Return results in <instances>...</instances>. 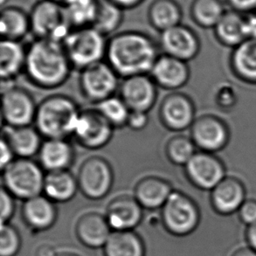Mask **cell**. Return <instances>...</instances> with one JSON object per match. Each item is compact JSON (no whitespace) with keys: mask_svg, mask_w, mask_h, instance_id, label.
I'll use <instances>...</instances> for the list:
<instances>
[{"mask_svg":"<svg viewBox=\"0 0 256 256\" xmlns=\"http://www.w3.org/2000/svg\"><path fill=\"white\" fill-rule=\"evenodd\" d=\"M160 46L146 32L124 31L108 40L105 60L120 78L150 74L158 58Z\"/></svg>","mask_w":256,"mask_h":256,"instance_id":"cell-1","label":"cell"},{"mask_svg":"<svg viewBox=\"0 0 256 256\" xmlns=\"http://www.w3.org/2000/svg\"><path fill=\"white\" fill-rule=\"evenodd\" d=\"M73 70L62 42L36 38L26 48L24 74L34 86L58 88L66 84Z\"/></svg>","mask_w":256,"mask_h":256,"instance_id":"cell-2","label":"cell"},{"mask_svg":"<svg viewBox=\"0 0 256 256\" xmlns=\"http://www.w3.org/2000/svg\"><path fill=\"white\" fill-rule=\"evenodd\" d=\"M80 112L71 97L51 94L38 104L34 125L44 139L68 138L73 136Z\"/></svg>","mask_w":256,"mask_h":256,"instance_id":"cell-3","label":"cell"},{"mask_svg":"<svg viewBox=\"0 0 256 256\" xmlns=\"http://www.w3.org/2000/svg\"><path fill=\"white\" fill-rule=\"evenodd\" d=\"M107 37L93 26L70 32L62 44L74 68L82 70L106 58Z\"/></svg>","mask_w":256,"mask_h":256,"instance_id":"cell-4","label":"cell"},{"mask_svg":"<svg viewBox=\"0 0 256 256\" xmlns=\"http://www.w3.org/2000/svg\"><path fill=\"white\" fill-rule=\"evenodd\" d=\"M45 176L38 162L17 158L2 170V186L16 198L28 200L43 194Z\"/></svg>","mask_w":256,"mask_h":256,"instance_id":"cell-5","label":"cell"},{"mask_svg":"<svg viewBox=\"0 0 256 256\" xmlns=\"http://www.w3.org/2000/svg\"><path fill=\"white\" fill-rule=\"evenodd\" d=\"M29 15L31 32L36 38L63 42L73 30L63 4L54 0H40Z\"/></svg>","mask_w":256,"mask_h":256,"instance_id":"cell-6","label":"cell"},{"mask_svg":"<svg viewBox=\"0 0 256 256\" xmlns=\"http://www.w3.org/2000/svg\"><path fill=\"white\" fill-rule=\"evenodd\" d=\"M161 220L168 232L174 236H184L197 228L200 212L188 195L174 190L161 208Z\"/></svg>","mask_w":256,"mask_h":256,"instance_id":"cell-7","label":"cell"},{"mask_svg":"<svg viewBox=\"0 0 256 256\" xmlns=\"http://www.w3.org/2000/svg\"><path fill=\"white\" fill-rule=\"evenodd\" d=\"M76 178L84 197L98 200L110 192L114 182V169L102 156H90L80 164Z\"/></svg>","mask_w":256,"mask_h":256,"instance_id":"cell-8","label":"cell"},{"mask_svg":"<svg viewBox=\"0 0 256 256\" xmlns=\"http://www.w3.org/2000/svg\"><path fill=\"white\" fill-rule=\"evenodd\" d=\"M120 84V77L106 60L80 70L79 76L80 93L85 100L91 104L97 105L116 96Z\"/></svg>","mask_w":256,"mask_h":256,"instance_id":"cell-9","label":"cell"},{"mask_svg":"<svg viewBox=\"0 0 256 256\" xmlns=\"http://www.w3.org/2000/svg\"><path fill=\"white\" fill-rule=\"evenodd\" d=\"M114 130L96 108H88L80 112L73 136L84 149L97 150L110 142Z\"/></svg>","mask_w":256,"mask_h":256,"instance_id":"cell-10","label":"cell"},{"mask_svg":"<svg viewBox=\"0 0 256 256\" xmlns=\"http://www.w3.org/2000/svg\"><path fill=\"white\" fill-rule=\"evenodd\" d=\"M38 104L28 90L6 86L2 92V118L4 125L20 127L32 125Z\"/></svg>","mask_w":256,"mask_h":256,"instance_id":"cell-11","label":"cell"},{"mask_svg":"<svg viewBox=\"0 0 256 256\" xmlns=\"http://www.w3.org/2000/svg\"><path fill=\"white\" fill-rule=\"evenodd\" d=\"M160 121L164 128L181 132L190 128L195 121V108L186 94L172 92L164 97L158 108Z\"/></svg>","mask_w":256,"mask_h":256,"instance_id":"cell-12","label":"cell"},{"mask_svg":"<svg viewBox=\"0 0 256 256\" xmlns=\"http://www.w3.org/2000/svg\"><path fill=\"white\" fill-rule=\"evenodd\" d=\"M119 96L130 111L149 113L158 100V86L150 74L125 78L119 86Z\"/></svg>","mask_w":256,"mask_h":256,"instance_id":"cell-13","label":"cell"},{"mask_svg":"<svg viewBox=\"0 0 256 256\" xmlns=\"http://www.w3.org/2000/svg\"><path fill=\"white\" fill-rule=\"evenodd\" d=\"M184 168L188 180L201 190H214L226 178L222 162L210 152H196Z\"/></svg>","mask_w":256,"mask_h":256,"instance_id":"cell-14","label":"cell"},{"mask_svg":"<svg viewBox=\"0 0 256 256\" xmlns=\"http://www.w3.org/2000/svg\"><path fill=\"white\" fill-rule=\"evenodd\" d=\"M158 46L164 54L186 62L195 58L200 51L197 35L190 28L181 24L161 32Z\"/></svg>","mask_w":256,"mask_h":256,"instance_id":"cell-15","label":"cell"},{"mask_svg":"<svg viewBox=\"0 0 256 256\" xmlns=\"http://www.w3.org/2000/svg\"><path fill=\"white\" fill-rule=\"evenodd\" d=\"M190 138L196 147L212 153L226 146L228 133L225 124L218 118L204 116L195 119L190 127Z\"/></svg>","mask_w":256,"mask_h":256,"instance_id":"cell-16","label":"cell"},{"mask_svg":"<svg viewBox=\"0 0 256 256\" xmlns=\"http://www.w3.org/2000/svg\"><path fill=\"white\" fill-rule=\"evenodd\" d=\"M156 86L168 91L183 88L190 78L186 62L166 54H160L150 73Z\"/></svg>","mask_w":256,"mask_h":256,"instance_id":"cell-17","label":"cell"},{"mask_svg":"<svg viewBox=\"0 0 256 256\" xmlns=\"http://www.w3.org/2000/svg\"><path fill=\"white\" fill-rule=\"evenodd\" d=\"M144 208L134 196L120 195L114 198L106 208L105 217L114 231L132 230L140 224Z\"/></svg>","mask_w":256,"mask_h":256,"instance_id":"cell-18","label":"cell"},{"mask_svg":"<svg viewBox=\"0 0 256 256\" xmlns=\"http://www.w3.org/2000/svg\"><path fill=\"white\" fill-rule=\"evenodd\" d=\"M38 158L46 172L70 170L76 160V150L68 138L44 139Z\"/></svg>","mask_w":256,"mask_h":256,"instance_id":"cell-19","label":"cell"},{"mask_svg":"<svg viewBox=\"0 0 256 256\" xmlns=\"http://www.w3.org/2000/svg\"><path fill=\"white\" fill-rule=\"evenodd\" d=\"M173 187L168 180L158 176H146L138 181L134 188V197L144 209H161L166 203Z\"/></svg>","mask_w":256,"mask_h":256,"instance_id":"cell-20","label":"cell"},{"mask_svg":"<svg viewBox=\"0 0 256 256\" xmlns=\"http://www.w3.org/2000/svg\"><path fill=\"white\" fill-rule=\"evenodd\" d=\"M2 138L6 140L17 158H32L38 155L43 136L32 125L12 127L4 125Z\"/></svg>","mask_w":256,"mask_h":256,"instance_id":"cell-21","label":"cell"},{"mask_svg":"<svg viewBox=\"0 0 256 256\" xmlns=\"http://www.w3.org/2000/svg\"><path fill=\"white\" fill-rule=\"evenodd\" d=\"M76 236L80 242L92 248L104 246L111 234L105 215L90 212L80 216L76 223Z\"/></svg>","mask_w":256,"mask_h":256,"instance_id":"cell-22","label":"cell"},{"mask_svg":"<svg viewBox=\"0 0 256 256\" xmlns=\"http://www.w3.org/2000/svg\"><path fill=\"white\" fill-rule=\"evenodd\" d=\"M58 215L56 203L40 194L24 201L22 217L26 225L37 231L50 228L56 222Z\"/></svg>","mask_w":256,"mask_h":256,"instance_id":"cell-23","label":"cell"},{"mask_svg":"<svg viewBox=\"0 0 256 256\" xmlns=\"http://www.w3.org/2000/svg\"><path fill=\"white\" fill-rule=\"evenodd\" d=\"M246 192L242 184L234 178H225L212 190V204L215 211L223 215L239 211L246 201Z\"/></svg>","mask_w":256,"mask_h":256,"instance_id":"cell-24","label":"cell"},{"mask_svg":"<svg viewBox=\"0 0 256 256\" xmlns=\"http://www.w3.org/2000/svg\"><path fill=\"white\" fill-rule=\"evenodd\" d=\"M26 48L20 42L2 40L0 44V76L3 84H10L24 73Z\"/></svg>","mask_w":256,"mask_h":256,"instance_id":"cell-25","label":"cell"},{"mask_svg":"<svg viewBox=\"0 0 256 256\" xmlns=\"http://www.w3.org/2000/svg\"><path fill=\"white\" fill-rule=\"evenodd\" d=\"M78 190L76 176L70 170L46 172L43 194L56 204L73 200Z\"/></svg>","mask_w":256,"mask_h":256,"instance_id":"cell-26","label":"cell"},{"mask_svg":"<svg viewBox=\"0 0 256 256\" xmlns=\"http://www.w3.org/2000/svg\"><path fill=\"white\" fill-rule=\"evenodd\" d=\"M182 17V9L176 0H153L147 12L150 24L160 34L181 24Z\"/></svg>","mask_w":256,"mask_h":256,"instance_id":"cell-27","label":"cell"},{"mask_svg":"<svg viewBox=\"0 0 256 256\" xmlns=\"http://www.w3.org/2000/svg\"><path fill=\"white\" fill-rule=\"evenodd\" d=\"M31 32L30 15L16 6L2 8L0 14V32L2 40L20 42Z\"/></svg>","mask_w":256,"mask_h":256,"instance_id":"cell-28","label":"cell"},{"mask_svg":"<svg viewBox=\"0 0 256 256\" xmlns=\"http://www.w3.org/2000/svg\"><path fill=\"white\" fill-rule=\"evenodd\" d=\"M105 256H144L146 250L141 237L132 230L111 232L104 245Z\"/></svg>","mask_w":256,"mask_h":256,"instance_id":"cell-29","label":"cell"},{"mask_svg":"<svg viewBox=\"0 0 256 256\" xmlns=\"http://www.w3.org/2000/svg\"><path fill=\"white\" fill-rule=\"evenodd\" d=\"M99 0H68L63 4L71 28L92 26L96 20Z\"/></svg>","mask_w":256,"mask_h":256,"instance_id":"cell-30","label":"cell"},{"mask_svg":"<svg viewBox=\"0 0 256 256\" xmlns=\"http://www.w3.org/2000/svg\"><path fill=\"white\" fill-rule=\"evenodd\" d=\"M232 62V66L240 77L256 82V40L250 38L237 46Z\"/></svg>","mask_w":256,"mask_h":256,"instance_id":"cell-31","label":"cell"},{"mask_svg":"<svg viewBox=\"0 0 256 256\" xmlns=\"http://www.w3.org/2000/svg\"><path fill=\"white\" fill-rule=\"evenodd\" d=\"M124 10L110 0H99L96 20L92 26L104 36L114 34L121 26Z\"/></svg>","mask_w":256,"mask_h":256,"instance_id":"cell-32","label":"cell"},{"mask_svg":"<svg viewBox=\"0 0 256 256\" xmlns=\"http://www.w3.org/2000/svg\"><path fill=\"white\" fill-rule=\"evenodd\" d=\"M215 28L218 38L226 45L237 46L248 38L246 20L238 14H224Z\"/></svg>","mask_w":256,"mask_h":256,"instance_id":"cell-33","label":"cell"},{"mask_svg":"<svg viewBox=\"0 0 256 256\" xmlns=\"http://www.w3.org/2000/svg\"><path fill=\"white\" fill-rule=\"evenodd\" d=\"M190 14L195 23L203 28L216 26L225 14L218 0H194Z\"/></svg>","mask_w":256,"mask_h":256,"instance_id":"cell-34","label":"cell"},{"mask_svg":"<svg viewBox=\"0 0 256 256\" xmlns=\"http://www.w3.org/2000/svg\"><path fill=\"white\" fill-rule=\"evenodd\" d=\"M164 152L170 163L184 166L196 154V146L190 138L176 135L167 141Z\"/></svg>","mask_w":256,"mask_h":256,"instance_id":"cell-35","label":"cell"},{"mask_svg":"<svg viewBox=\"0 0 256 256\" xmlns=\"http://www.w3.org/2000/svg\"><path fill=\"white\" fill-rule=\"evenodd\" d=\"M96 108L114 128L127 127L130 110L119 96L110 97L97 104Z\"/></svg>","mask_w":256,"mask_h":256,"instance_id":"cell-36","label":"cell"},{"mask_svg":"<svg viewBox=\"0 0 256 256\" xmlns=\"http://www.w3.org/2000/svg\"><path fill=\"white\" fill-rule=\"evenodd\" d=\"M20 246L21 238L17 229L8 223L1 224L0 256H15Z\"/></svg>","mask_w":256,"mask_h":256,"instance_id":"cell-37","label":"cell"},{"mask_svg":"<svg viewBox=\"0 0 256 256\" xmlns=\"http://www.w3.org/2000/svg\"><path fill=\"white\" fill-rule=\"evenodd\" d=\"M15 198L14 195L1 187L0 202H1V224L8 223L15 212Z\"/></svg>","mask_w":256,"mask_h":256,"instance_id":"cell-38","label":"cell"},{"mask_svg":"<svg viewBox=\"0 0 256 256\" xmlns=\"http://www.w3.org/2000/svg\"><path fill=\"white\" fill-rule=\"evenodd\" d=\"M149 113L140 111H130L127 122V128L134 132H141L149 124Z\"/></svg>","mask_w":256,"mask_h":256,"instance_id":"cell-39","label":"cell"},{"mask_svg":"<svg viewBox=\"0 0 256 256\" xmlns=\"http://www.w3.org/2000/svg\"><path fill=\"white\" fill-rule=\"evenodd\" d=\"M239 217L240 220L248 226L256 223V201L248 200L240 208Z\"/></svg>","mask_w":256,"mask_h":256,"instance_id":"cell-40","label":"cell"},{"mask_svg":"<svg viewBox=\"0 0 256 256\" xmlns=\"http://www.w3.org/2000/svg\"><path fill=\"white\" fill-rule=\"evenodd\" d=\"M1 158H0V168L1 170L8 166L10 163L17 158L14 153V150L12 149L10 144L7 142L6 139L1 138Z\"/></svg>","mask_w":256,"mask_h":256,"instance_id":"cell-41","label":"cell"},{"mask_svg":"<svg viewBox=\"0 0 256 256\" xmlns=\"http://www.w3.org/2000/svg\"><path fill=\"white\" fill-rule=\"evenodd\" d=\"M124 10H132L142 4L144 0H110Z\"/></svg>","mask_w":256,"mask_h":256,"instance_id":"cell-42","label":"cell"},{"mask_svg":"<svg viewBox=\"0 0 256 256\" xmlns=\"http://www.w3.org/2000/svg\"><path fill=\"white\" fill-rule=\"evenodd\" d=\"M246 32L248 38L256 40V14L246 18Z\"/></svg>","mask_w":256,"mask_h":256,"instance_id":"cell-43","label":"cell"},{"mask_svg":"<svg viewBox=\"0 0 256 256\" xmlns=\"http://www.w3.org/2000/svg\"><path fill=\"white\" fill-rule=\"evenodd\" d=\"M230 2L240 10H250L256 7V0H230Z\"/></svg>","mask_w":256,"mask_h":256,"instance_id":"cell-44","label":"cell"},{"mask_svg":"<svg viewBox=\"0 0 256 256\" xmlns=\"http://www.w3.org/2000/svg\"><path fill=\"white\" fill-rule=\"evenodd\" d=\"M57 252L54 246L49 244H43L38 246L35 252V256H54Z\"/></svg>","mask_w":256,"mask_h":256,"instance_id":"cell-45","label":"cell"},{"mask_svg":"<svg viewBox=\"0 0 256 256\" xmlns=\"http://www.w3.org/2000/svg\"><path fill=\"white\" fill-rule=\"evenodd\" d=\"M246 240L250 248L256 251V223L248 226L246 230Z\"/></svg>","mask_w":256,"mask_h":256,"instance_id":"cell-46","label":"cell"},{"mask_svg":"<svg viewBox=\"0 0 256 256\" xmlns=\"http://www.w3.org/2000/svg\"><path fill=\"white\" fill-rule=\"evenodd\" d=\"M232 256H256V251L250 246H243L236 250Z\"/></svg>","mask_w":256,"mask_h":256,"instance_id":"cell-47","label":"cell"},{"mask_svg":"<svg viewBox=\"0 0 256 256\" xmlns=\"http://www.w3.org/2000/svg\"><path fill=\"white\" fill-rule=\"evenodd\" d=\"M54 256H80L76 254L72 253V252H60L56 254Z\"/></svg>","mask_w":256,"mask_h":256,"instance_id":"cell-48","label":"cell"},{"mask_svg":"<svg viewBox=\"0 0 256 256\" xmlns=\"http://www.w3.org/2000/svg\"><path fill=\"white\" fill-rule=\"evenodd\" d=\"M9 0H0V6L2 8L6 6V4L8 3Z\"/></svg>","mask_w":256,"mask_h":256,"instance_id":"cell-49","label":"cell"},{"mask_svg":"<svg viewBox=\"0 0 256 256\" xmlns=\"http://www.w3.org/2000/svg\"><path fill=\"white\" fill-rule=\"evenodd\" d=\"M54 1H56V2H58V3L62 4H63L64 3H66L68 0H54Z\"/></svg>","mask_w":256,"mask_h":256,"instance_id":"cell-50","label":"cell"}]
</instances>
